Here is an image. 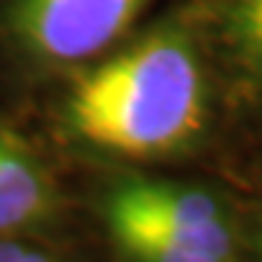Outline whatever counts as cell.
Listing matches in <instances>:
<instances>
[{
    "instance_id": "obj_7",
    "label": "cell",
    "mask_w": 262,
    "mask_h": 262,
    "mask_svg": "<svg viewBox=\"0 0 262 262\" xmlns=\"http://www.w3.org/2000/svg\"><path fill=\"white\" fill-rule=\"evenodd\" d=\"M0 262H64L35 236H0Z\"/></svg>"
},
{
    "instance_id": "obj_6",
    "label": "cell",
    "mask_w": 262,
    "mask_h": 262,
    "mask_svg": "<svg viewBox=\"0 0 262 262\" xmlns=\"http://www.w3.org/2000/svg\"><path fill=\"white\" fill-rule=\"evenodd\" d=\"M117 245L122 262H233V259H219V256H207V253H195L187 248L169 242H158L149 236H134V233H120L111 236Z\"/></svg>"
},
{
    "instance_id": "obj_4",
    "label": "cell",
    "mask_w": 262,
    "mask_h": 262,
    "mask_svg": "<svg viewBox=\"0 0 262 262\" xmlns=\"http://www.w3.org/2000/svg\"><path fill=\"white\" fill-rule=\"evenodd\" d=\"M61 215V192L47 163L0 125V236H35Z\"/></svg>"
},
{
    "instance_id": "obj_2",
    "label": "cell",
    "mask_w": 262,
    "mask_h": 262,
    "mask_svg": "<svg viewBox=\"0 0 262 262\" xmlns=\"http://www.w3.org/2000/svg\"><path fill=\"white\" fill-rule=\"evenodd\" d=\"M149 0H12L3 32L35 67H76L102 56L137 20Z\"/></svg>"
},
{
    "instance_id": "obj_5",
    "label": "cell",
    "mask_w": 262,
    "mask_h": 262,
    "mask_svg": "<svg viewBox=\"0 0 262 262\" xmlns=\"http://www.w3.org/2000/svg\"><path fill=\"white\" fill-rule=\"evenodd\" d=\"M227 32L248 67L262 79V0H227Z\"/></svg>"
},
{
    "instance_id": "obj_3",
    "label": "cell",
    "mask_w": 262,
    "mask_h": 262,
    "mask_svg": "<svg viewBox=\"0 0 262 262\" xmlns=\"http://www.w3.org/2000/svg\"><path fill=\"white\" fill-rule=\"evenodd\" d=\"M102 222L111 236H149L195 253L233 259L236 233L230 215L204 189L143 178L120 181L102 198Z\"/></svg>"
},
{
    "instance_id": "obj_1",
    "label": "cell",
    "mask_w": 262,
    "mask_h": 262,
    "mask_svg": "<svg viewBox=\"0 0 262 262\" xmlns=\"http://www.w3.org/2000/svg\"><path fill=\"white\" fill-rule=\"evenodd\" d=\"M207 117L198 56L175 29L140 38L67 88L61 120L76 140L122 158H158L187 146Z\"/></svg>"
}]
</instances>
